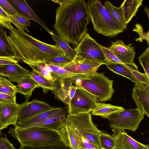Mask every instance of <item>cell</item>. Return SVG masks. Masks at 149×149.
Segmentation results:
<instances>
[{
	"mask_svg": "<svg viewBox=\"0 0 149 149\" xmlns=\"http://www.w3.org/2000/svg\"><path fill=\"white\" fill-rule=\"evenodd\" d=\"M51 36L56 45L60 47L65 55L73 60L76 54V52L75 49L71 48L68 42L59 36L54 33Z\"/></svg>",
	"mask_w": 149,
	"mask_h": 149,
	"instance_id": "4316f807",
	"label": "cell"
},
{
	"mask_svg": "<svg viewBox=\"0 0 149 149\" xmlns=\"http://www.w3.org/2000/svg\"><path fill=\"white\" fill-rule=\"evenodd\" d=\"M0 138V149H16L8 139L6 135Z\"/></svg>",
	"mask_w": 149,
	"mask_h": 149,
	"instance_id": "60d3db41",
	"label": "cell"
},
{
	"mask_svg": "<svg viewBox=\"0 0 149 149\" xmlns=\"http://www.w3.org/2000/svg\"><path fill=\"white\" fill-rule=\"evenodd\" d=\"M9 33L8 38L14 51L15 58L29 66L44 63L47 58L65 55L58 45L44 43L24 31L14 28Z\"/></svg>",
	"mask_w": 149,
	"mask_h": 149,
	"instance_id": "7a4b0ae2",
	"label": "cell"
},
{
	"mask_svg": "<svg viewBox=\"0 0 149 149\" xmlns=\"http://www.w3.org/2000/svg\"><path fill=\"white\" fill-rule=\"evenodd\" d=\"M30 72L18 63L6 65L0 67V76L7 77L11 81L17 83L23 77L29 75Z\"/></svg>",
	"mask_w": 149,
	"mask_h": 149,
	"instance_id": "e0dca14e",
	"label": "cell"
},
{
	"mask_svg": "<svg viewBox=\"0 0 149 149\" xmlns=\"http://www.w3.org/2000/svg\"><path fill=\"white\" fill-rule=\"evenodd\" d=\"M91 21L84 0H65L56 10L54 27L59 36L77 46Z\"/></svg>",
	"mask_w": 149,
	"mask_h": 149,
	"instance_id": "6da1fadb",
	"label": "cell"
},
{
	"mask_svg": "<svg viewBox=\"0 0 149 149\" xmlns=\"http://www.w3.org/2000/svg\"><path fill=\"white\" fill-rule=\"evenodd\" d=\"M21 104L15 103L0 104V122L4 126L17 124L19 112Z\"/></svg>",
	"mask_w": 149,
	"mask_h": 149,
	"instance_id": "5bb4252c",
	"label": "cell"
},
{
	"mask_svg": "<svg viewBox=\"0 0 149 149\" xmlns=\"http://www.w3.org/2000/svg\"><path fill=\"white\" fill-rule=\"evenodd\" d=\"M17 93L24 95L25 97L24 102H28L33 90L40 87L38 84L29 75L22 78L18 83Z\"/></svg>",
	"mask_w": 149,
	"mask_h": 149,
	"instance_id": "7402d4cb",
	"label": "cell"
},
{
	"mask_svg": "<svg viewBox=\"0 0 149 149\" xmlns=\"http://www.w3.org/2000/svg\"><path fill=\"white\" fill-rule=\"evenodd\" d=\"M144 114L137 109H124L110 115L109 120L110 127L123 131L126 129L135 132L143 119Z\"/></svg>",
	"mask_w": 149,
	"mask_h": 149,
	"instance_id": "52a82bcc",
	"label": "cell"
},
{
	"mask_svg": "<svg viewBox=\"0 0 149 149\" xmlns=\"http://www.w3.org/2000/svg\"><path fill=\"white\" fill-rule=\"evenodd\" d=\"M76 56L72 60H85L101 63L106 64L108 63L100 45L86 33L79 44L74 49Z\"/></svg>",
	"mask_w": 149,
	"mask_h": 149,
	"instance_id": "8992f818",
	"label": "cell"
},
{
	"mask_svg": "<svg viewBox=\"0 0 149 149\" xmlns=\"http://www.w3.org/2000/svg\"><path fill=\"white\" fill-rule=\"evenodd\" d=\"M145 73L149 78V47L147 48L138 58Z\"/></svg>",
	"mask_w": 149,
	"mask_h": 149,
	"instance_id": "d6a6232c",
	"label": "cell"
},
{
	"mask_svg": "<svg viewBox=\"0 0 149 149\" xmlns=\"http://www.w3.org/2000/svg\"><path fill=\"white\" fill-rule=\"evenodd\" d=\"M136 27L133 30V31L137 32L139 35V38L136 39V41L142 42L143 40H145L147 42L148 45L149 43V31L148 32H144L142 27L141 24L137 23L135 25Z\"/></svg>",
	"mask_w": 149,
	"mask_h": 149,
	"instance_id": "74e56055",
	"label": "cell"
},
{
	"mask_svg": "<svg viewBox=\"0 0 149 149\" xmlns=\"http://www.w3.org/2000/svg\"><path fill=\"white\" fill-rule=\"evenodd\" d=\"M8 127L2 125L0 122V135L1 134V130L7 128Z\"/></svg>",
	"mask_w": 149,
	"mask_h": 149,
	"instance_id": "bcb514c9",
	"label": "cell"
},
{
	"mask_svg": "<svg viewBox=\"0 0 149 149\" xmlns=\"http://www.w3.org/2000/svg\"><path fill=\"white\" fill-rule=\"evenodd\" d=\"M19 149H70L64 143L52 145L35 146L21 145Z\"/></svg>",
	"mask_w": 149,
	"mask_h": 149,
	"instance_id": "836d02e7",
	"label": "cell"
},
{
	"mask_svg": "<svg viewBox=\"0 0 149 149\" xmlns=\"http://www.w3.org/2000/svg\"><path fill=\"white\" fill-rule=\"evenodd\" d=\"M113 81L104 73L96 71L86 75L82 79L75 80L73 84L93 95L99 101L105 102L111 99L114 91Z\"/></svg>",
	"mask_w": 149,
	"mask_h": 149,
	"instance_id": "5b68a950",
	"label": "cell"
},
{
	"mask_svg": "<svg viewBox=\"0 0 149 149\" xmlns=\"http://www.w3.org/2000/svg\"><path fill=\"white\" fill-rule=\"evenodd\" d=\"M16 97L0 92V104L16 103Z\"/></svg>",
	"mask_w": 149,
	"mask_h": 149,
	"instance_id": "ab89813d",
	"label": "cell"
},
{
	"mask_svg": "<svg viewBox=\"0 0 149 149\" xmlns=\"http://www.w3.org/2000/svg\"><path fill=\"white\" fill-rule=\"evenodd\" d=\"M30 66L32 69L33 70L36 72L43 76L51 82L55 86V83L56 80L52 76L45 63H39Z\"/></svg>",
	"mask_w": 149,
	"mask_h": 149,
	"instance_id": "f546056e",
	"label": "cell"
},
{
	"mask_svg": "<svg viewBox=\"0 0 149 149\" xmlns=\"http://www.w3.org/2000/svg\"><path fill=\"white\" fill-rule=\"evenodd\" d=\"M72 60L70 58L64 55L47 58L44 63L61 67Z\"/></svg>",
	"mask_w": 149,
	"mask_h": 149,
	"instance_id": "1f68e13d",
	"label": "cell"
},
{
	"mask_svg": "<svg viewBox=\"0 0 149 149\" xmlns=\"http://www.w3.org/2000/svg\"><path fill=\"white\" fill-rule=\"evenodd\" d=\"M122 107H119L110 104L97 102L91 111L92 114L108 118L111 114L123 109Z\"/></svg>",
	"mask_w": 149,
	"mask_h": 149,
	"instance_id": "44dd1931",
	"label": "cell"
},
{
	"mask_svg": "<svg viewBox=\"0 0 149 149\" xmlns=\"http://www.w3.org/2000/svg\"><path fill=\"white\" fill-rule=\"evenodd\" d=\"M18 62L14 57L0 56V67L7 65L16 64Z\"/></svg>",
	"mask_w": 149,
	"mask_h": 149,
	"instance_id": "b9f144b4",
	"label": "cell"
},
{
	"mask_svg": "<svg viewBox=\"0 0 149 149\" xmlns=\"http://www.w3.org/2000/svg\"><path fill=\"white\" fill-rule=\"evenodd\" d=\"M80 149H102L99 146L94 144L88 142L83 143L81 144Z\"/></svg>",
	"mask_w": 149,
	"mask_h": 149,
	"instance_id": "7bdbcfd3",
	"label": "cell"
},
{
	"mask_svg": "<svg viewBox=\"0 0 149 149\" xmlns=\"http://www.w3.org/2000/svg\"><path fill=\"white\" fill-rule=\"evenodd\" d=\"M144 11L147 13L148 18L149 19V9L147 7H146L145 8Z\"/></svg>",
	"mask_w": 149,
	"mask_h": 149,
	"instance_id": "7dc6e473",
	"label": "cell"
},
{
	"mask_svg": "<svg viewBox=\"0 0 149 149\" xmlns=\"http://www.w3.org/2000/svg\"><path fill=\"white\" fill-rule=\"evenodd\" d=\"M113 149H117V148H116V147H115Z\"/></svg>",
	"mask_w": 149,
	"mask_h": 149,
	"instance_id": "681fc988",
	"label": "cell"
},
{
	"mask_svg": "<svg viewBox=\"0 0 149 149\" xmlns=\"http://www.w3.org/2000/svg\"><path fill=\"white\" fill-rule=\"evenodd\" d=\"M143 0H125L121 4L126 24L136 16L139 8L142 5Z\"/></svg>",
	"mask_w": 149,
	"mask_h": 149,
	"instance_id": "603a6c76",
	"label": "cell"
},
{
	"mask_svg": "<svg viewBox=\"0 0 149 149\" xmlns=\"http://www.w3.org/2000/svg\"><path fill=\"white\" fill-rule=\"evenodd\" d=\"M105 65L109 69L115 73L125 77L135 83H141L132 72V70H138V67L134 63L125 64L109 62Z\"/></svg>",
	"mask_w": 149,
	"mask_h": 149,
	"instance_id": "ac0fdd59",
	"label": "cell"
},
{
	"mask_svg": "<svg viewBox=\"0 0 149 149\" xmlns=\"http://www.w3.org/2000/svg\"><path fill=\"white\" fill-rule=\"evenodd\" d=\"M4 27L0 23V27Z\"/></svg>",
	"mask_w": 149,
	"mask_h": 149,
	"instance_id": "c3c4849f",
	"label": "cell"
},
{
	"mask_svg": "<svg viewBox=\"0 0 149 149\" xmlns=\"http://www.w3.org/2000/svg\"><path fill=\"white\" fill-rule=\"evenodd\" d=\"M100 142L102 149H113L115 147L113 137L107 134L101 132L100 135Z\"/></svg>",
	"mask_w": 149,
	"mask_h": 149,
	"instance_id": "4dcf8cb0",
	"label": "cell"
},
{
	"mask_svg": "<svg viewBox=\"0 0 149 149\" xmlns=\"http://www.w3.org/2000/svg\"><path fill=\"white\" fill-rule=\"evenodd\" d=\"M132 72L141 84L144 85L149 84V78L145 73H141L138 70H132Z\"/></svg>",
	"mask_w": 149,
	"mask_h": 149,
	"instance_id": "f35d334b",
	"label": "cell"
},
{
	"mask_svg": "<svg viewBox=\"0 0 149 149\" xmlns=\"http://www.w3.org/2000/svg\"><path fill=\"white\" fill-rule=\"evenodd\" d=\"M78 87L76 85H74L73 84L72 85L69 95L70 99V101L74 96L76 89Z\"/></svg>",
	"mask_w": 149,
	"mask_h": 149,
	"instance_id": "ee69618b",
	"label": "cell"
},
{
	"mask_svg": "<svg viewBox=\"0 0 149 149\" xmlns=\"http://www.w3.org/2000/svg\"><path fill=\"white\" fill-rule=\"evenodd\" d=\"M0 23L4 27L10 31L14 28L11 24L8 16L0 6Z\"/></svg>",
	"mask_w": 149,
	"mask_h": 149,
	"instance_id": "d590c367",
	"label": "cell"
},
{
	"mask_svg": "<svg viewBox=\"0 0 149 149\" xmlns=\"http://www.w3.org/2000/svg\"><path fill=\"white\" fill-rule=\"evenodd\" d=\"M132 43L127 45L123 41L117 40L111 42L108 49L123 63L130 64L134 63L136 52Z\"/></svg>",
	"mask_w": 149,
	"mask_h": 149,
	"instance_id": "30bf717a",
	"label": "cell"
},
{
	"mask_svg": "<svg viewBox=\"0 0 149 149\" xmlns=\"http://www.w3.org/2000/svg\"><path fill=\"white\" fill-rule=\"evenodd\" d=\"M20 104L18 119L19 121L27 119L53 107L45 102L35 99Z\"/></svg>",
	"mask_w": 149,
	"mask_h": 149,
	"instance_id": "9c48e42d",
	"label": "cell"
},
{
	"mask_svg": "<svg viewBox=\"0 0 149 149\" xmlns=\"http://www.w3.org/2000/svg\"><path fill=\"white\" fill-rule=\"evenodd\" d=\"M117 130L113 137L115 147L118 149H149L148 145L142 144L128 135L125 132Z\"/></svg>",
	"mask_w": 149,
	"mask_h": 149,
	"instance_id": "4fadbf2b",
	"label": "cell"
},
{
	"mask_svg": "<svg viewBox=\"0 0 149 149\" xmlns=\"http://www.w3.org/2000/svg\"><path fill=\"white\" fill-rule=\"evenodd\" d=\"M132 97L137 108L149 117V84L135 83Z\"/></svg>",
	"mask_w": 149,
	"mask_h": 149,
	"instance_id": "8fae6325",
	"label": "cell"
},
{
	"mask_svg": "<svg viewBox=\"0 0 149 149\" xmlns=\"http://www.w3.org/2000/svg\"><path fill=\"white\" fill-rule=\"evenodd\" d=\"M98 101L93 95L78 87L68 105V113L75 114L90 112Z\"/></svg>",
	"mask_w": 149,
	"mask_h": 149,
	"instance_id": "ba28073f",
	"label": "cell"
},
{
	"mask_svg": "<svg viewBox=\"0 0 149 149\" xmlns=\"http://www.w3.org/2000/svg\"><path fill=\"white\" fill-rule=\"evenodd\" d=\"M49 72L56 80L61 79H70L74 81L82 79L86 75L75 74L58 66L45 63Z\"/></svg>",
	"mask_w": 149,
	"mask_h": 149,
	"instance_id": "ffe728a7",
	"label": "cell"
},
{
	"mask_svg": "<svg viewBox=\"0 0 149 149\" xmlns=\"http://www.w3.org/2000/svg\"><path fill=\"white\" fill-rule=\"evenodd\" d=\"M4 27H0V56L15 58L14 51L8 40Z\"/></svg>",
	"mask_w": 149,
	"mask_h": 149,
	"instance_id": "d4e9b609",
	"label": "cell"
},
{
	"mask_svg": "<svg viewBox=\"0 0 149 149\" xmlns=\"http://www.w3.org/2000/svg\"><path fill=\"white\" fill-rule=\"evenodd\" d=\"M0 6L7 15H12L18 13L8 0H0Z\"/></svg>",
	"mask_w": 149,
	"mask_h": 149,
	"instance_id": "e575fe53",
	"label": "cell"
},
{
	"mask_svg": "<svg viewBox=\"0 0 149 149\" xmlns=\"http://www.w3.org/2000/svg\"><path fill=\"white\" fill-rule=\"evenodd\" d=\"M53 1L55 2V3H58L60 5L63 3V2H64L65 0H52Z\"/></svg>",
	"mask_w": 149,
	"mask_h": 149,
	"instance_id": "f6af8a7d",
	"label": "cell"
},
{
	"mask_svg": "<svg viewBox=\"0 0 149 149\" xmlns=\"http://www.w3.org/2000/svg\"><path fill=\"white\" fill-rule=\"evenodd\" d=\"M29 75L42 88L44 93L49 91H53L56 89V87L51 82L33 70L30 72Z\"/></svg>",
	"mask_w": 149,
	"mask_h": 149,
	"instance_id": "83f0119b",
	"label": "cell"
},
{
	"mask_svg": "<svg viewBox=\"0 0 149 149\" xmlns=\"http://www.w3.org/2000/svg\"><path fill=\"white\" fill-rule=\"evenodd\" d=\"M68 110L66 108L53 107L50 109L42 112L26 120L17 121V123L18 126L21 128L28 127L49 118L68 113Z\"/></svg>",
	"mask_w": 149,
	"mask_h": 149,
	"instance_id": "9a60e30c",
	"label": "cell"
},
{
	"mask_svg": "<svg viewBox=\"0 0 149 149\" xmlns=\"http://www.w3.org/2000/svg\"><path fill=\"white\" fill-rule=\"evenodd\" d=\"M8 133L21 145L40 146L64 143L58 131L45 127L21 128L17 125L14 128L10 127Z\"/></svg>",
	"mask_w": 149,
	"mask_h": 149,
	"instance_id": "3957f363",
	"label": "cell"
},
{
	"mask_svg": "<svg viewBox=\"0 0 149 149\" xmlns=\"http://www.w3.org/2000/svg\"><path fill=\"white\" fill-rule=\"evenodd\" d=\"M8 15L11 23L14 24L18 30L24 31L26 30L29 32L27 28L31 26V22L24 15L19 13L12 15Z\"/></svg>",
	"mask_w": 149,
	"mask_h": 149,
	"instance_id": "484cf974",
	"label": "cell"
},
{
	"mask_svg": "<svg viewBox=\"0 0 149 149\" xmlns=\"http://www.w3.org/2000/svg\"><path fill=\"white\" fill-rule=\"evenodd\" d=\"M100 47L108 63L115 62L123 63L108 48L101 45Z\"/></svg>",
	"mask_w": 149,
	"mask_h": 149,
	"instance_id": "8d00e7d4",
	"label": "cell"
},
{
	"mask_svg": "<svg viewBox=\"0 0 149 149\" xmlns=\"http://www.w3.org/2000/svg\"><path fill=\"white\" fill-rule=\"evenodd\" d=\"M74 81L70 79H61L57 80L55 83L56 89L52 91L58 99L68 106L70 102V93Z\"/></svg>",
	"mask_w": 149,
	"mask_h": 149,
	"instance_id": "d6986e66",
	"label": "cell"
},
{
	"mask_svg": "<svg viewBox=\"0 0 149 149\" xmlns=\"http://www.w3.org/2000/svg\"><path fill=\"white\" fill-rule=\"evenodd\" d=\"M104 3L105 7L120 28L123 30H126L127 24L125 22L122 5L119 7H116L107 1Z\"/></svg>",
	"mask_w": 149,
	"mask_h": 149,
	"instance_id": "cb8c5ba5",
	"label": "cell"
},
{
	"mask_svg": "<svg viewBox=\"0 0 149 149\" xmlns=\"http://www.w3.org/2000/svg\"><path fill=\"white\" fill-rule=\"evenodd\" d=\"M86 3L94 30L98 33L114 36L123 32L100 1L88 0Z\"/></svg>",
	"mask_w": 149,
	"mask_h": 149,
	"instance_id": "277c9868",
	"label": "cell"
},
{
	"mask_svg": "<svg viewBox=\"0 0 149 149\" xmlns=\"http://www.w3.org/2000/svg\"><path fill=\"white\" fill-rule=\"evenodd\" d=\"M103 64L101 63L85 60H72L60 67L75 74L85 75L96 72Z\"/></svg>",
	"mask_w": 149,
	"mask_h": 149,
	"instance_id": "7c38bea8",
	"label": "cell"
},
{
	"mask_svg": "<svg viewBox=\"0 0 149 149\" xmlns=\"http://www.w3.org/2000/svg\"><path fill=\"white\" fill-rule=\"evenodd\" d=\"M6 77L0 76V92L16 97L17 88Z\"/></svg>",
	"mask_w": 149,
	"mask_h": 149,
	"instance_id": "f1b7e54d",
	"label": "cell"
},
{
	"mask_svg": "<svg viewBox=\"0 0 149 149\" xmlns=\"http://www.w3.org/2000/svg\"><path fill=\"white\" fill-rule=\"evenodd\" d=\"M18 13H21L29 20H32L38 23L48 33L52 35L53 33L48 27L45 22L37 16L25 0H10Z\"/></svg>",
	"mask_w": 149,
	"mask_h": 149,
	"instance_id": "2e32d148",
	"label": "cell"
}]
</instances>
